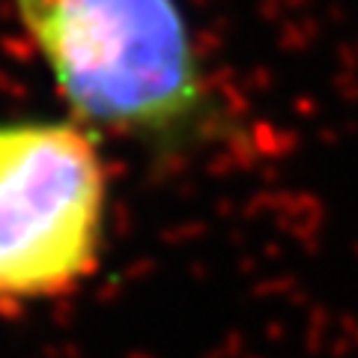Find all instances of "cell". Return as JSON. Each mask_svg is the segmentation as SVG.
Segmentation results:
<instances>
[{"instance_id": "6da1fadb", "label": "cell", "mask_w": 358, "mask_h": 358, "mask_svg": "<svg viewBox=\"0 0 358 358\" xmlns=\"http://www.w3.org/2000/svg\"><path fill=\"white\" fill-rule=\"evenodd\" d=\"M69 105L147 141H182L206 87L176 0H15Z\"/></svg>"}, {"instance_id": "7a4b0ae2", "label": "cell", "mask_w": 358, "mask_h": 358, "mask_svg": "<svg viewBox=\"0 0 358 358\" xmlns=\"http://www.w3.org/2000/svg\"><path fill=\"white\" fill-rule=\"evenodd\" d=\"M105 171L69 122L0 126V299H39L93 268Z\"/></svg>"}]
</instances>
